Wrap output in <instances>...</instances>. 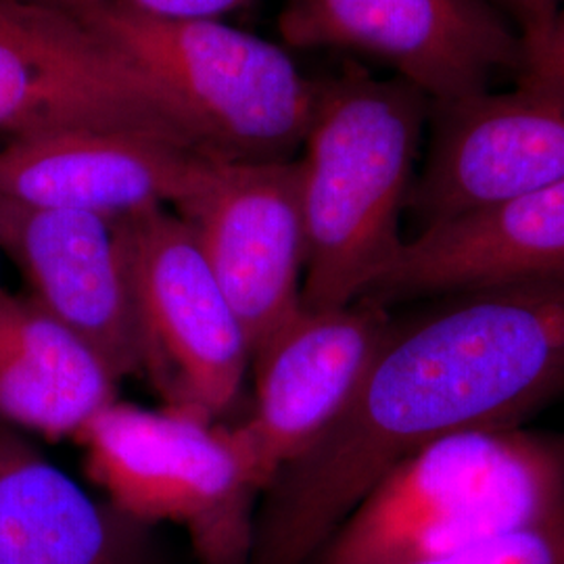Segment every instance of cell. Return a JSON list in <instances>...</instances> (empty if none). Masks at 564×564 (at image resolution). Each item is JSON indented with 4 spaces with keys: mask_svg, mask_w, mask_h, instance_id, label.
<instances>
[{
    "mask_svg": "<svg viewBox=\"0 0 564 564\" xmlns=\"http://www.w3.org/2000/svg\"><path fill=\"white\" fill-rule=\"evenodd\" d=\"M563 389L564 279L445 295L391 324L337 421L263 491L249 564L312 563L410 454L519 424Z\"/></svg>",
    "mask_w": 564,
    "mask_h": 564,
    "instance_id": "obj_1",
    "label": "cell"
},
{
    "mask_svg": "<svg viewBox=\"0 0 564 564\" xmlns=\"http://www.w3.org/2000/svg\"><path fill=\"white\" fill-rule=\"evenodd\" d=\"M433 105L414 86L362 72L318 86L300 167L303 305L366 300L405 239L403 207Z\"/></svg>",
    "mask_w": 564,
    "mask_h": 564,
    "instance_id": "obj_2",
    "label": "cell"
},
{
    "mask_svg": "<svg viewBox=\"0 0 564 564\" xmlns=\"http://www.w3.org/2000/svg\"><path fill=\"white\" fill-rule=\"evenodd\" d=\"M564 514V437L477 426L393 466L310 564H412Z\"/></svg>",
    "mask_w": 564,
    "mask_h": 564,
    "instance_id": "obj_3",
    "label": "cell"
},
{
    "mask_svg": "<svg viewBox=\"0 0 564 564\" xmlns=\"http://www.w3.org/2000/svg\"><path fill=\"white\" fill-rule=\"evenodd\" d=\"M118 48L228 162H284L303 147L318 84L274 42L223 20H149L120 9L69 13Z\"/></svg>",
    "mask_w": 564,
    "mask_h": 564,
    "instance_id": "obj_4",
    "label": "cell"
},
{
    "mask_svg": "<svg viewBox=\"0 0 564 564\" xmlns=\"http://www.w3.org/2000/svg\"><path fill=\"white\" fill-rule=\"evenodd\" d=\"M76 440L109 505L149 527L178 524L202 564H249L262 489L230 426L116 400Z\"/></svg>",
    "mask_w": 564,
    "mask_h": 564,
    "instance_id": "obj_5",
    "label": "cell"
},
{
    "mask_svg": "<svg viewBox=\"0 0 564 564\" xmlns=\"http://www.w3.org/2000/svg\"><path fill=\"white\" fill-rule=\"evenodd\" d=\"M0 132L11 141L137 132L202 151L118 48L78 18L32 0H0Z\"/></svg>",
    "mask_w": 564,
    "mask_h": 564,
    "instance_id": "obj_6",
    "label": "cell"
},
{
    "mask_svg": "<svg viewBox=\"0 0 564 564\" xmlns=\"http://www.w3.org/2000/svg\"><path fill=\"white\" fill-rule=\"evenodd\" d=\"M116 226L147 347L144 377L167 405L223 419L241 398L251 347L193 228L167 207Z\"/></svg>",
    "mask_w": 564,
    "mask_h": 564,
    "instance_id": "obj_7",
    "label": "cell"
},
{
    "mask_svg": "<svg viewBox=\"0 0 564 564\" xmlns=\"http://www.w3.org/2000/svg\"><path fill=\"white\" fill-rule=\"evenodd\" d=\"M279 30L295 48L381 61L433 107L489 93L523 61V36L487 0H284Z\"/></svg>",
    "mask_w": 564,
    "mask_h": 564,
    "instance_id": "obj_8",
    "label": "cell"
},
{
    "mask_svg": "<svg viewBox=\"0 0 564 564\" xmlns=\"http://www.w3.org/2000/svg\"><path fill=\"white\" fill-rule=\"evenodd\" d=\"M241 321L251 358L303 307L300 167L216 160L178 207Z\"/></svg>",
    "mask_w": 564,
    "mask_h": 564,
    "instance_id": "obj_9",
    "label": "cell"
},
{
    "mask_svg": "<svg viewBox=\"0 0 564 564\" xmlns=\"http://www.w3.org/2000/svg\"><path fill=\"white\" fill-rule=\"evenodd\" d=\"M391 324L387 305L372 300L333 310L303 305L251 358L253 408L230 431L262 496L337 421Z\"/></svg>",
    "mask_w": 564,
    "mask_h": 564,
    "instance_id": "obj_10",
    "label": "cell"
},
{
    "mask_svg": "<svg viewBox=\"0 0 564 564\" xmlns=\"http://www.w3.org/2000/svg\"><path fill=\"white\" fill-rule=\"evenodd\" d=\"M408 207L421 230L564 178V95L514 88L433 107Z\"/></svg>",
    "mask_w": 564,
    "mask_h": 564,
    "instance_id": "obj_11",
    "label": "cell"
},
{
    "mask_svg": "<svg viewBox=\"0 0 564 564\" xmlns=\"http://www.w3.org/2000/svg\"><path fill=\"white\" fill-rule=\"evenodd\" d=\"M0 249L30 297L80 335L118 381L144 377L147 347L116 223L0 197Z\"/></svg>",
    "mask_w": 564,
    "mask_h": 564,
    "instance_id": "obj_12",
    "label": "cell"
},
{
    "mask_svg": "<svg viewBox=\"0 0 564 564\" xmlns=\"http://www.w3.org/2000/svg\"><path fill=\"white\" fill-rule=\"evenodd\" d=\"M220 158L137 132H65L0 149V197L121 220L188 202Z\"/></svg>",
    "mask_w": 564,
    "mask_h": 564,
    "instance_id": "obj_13",
    "label": "cell"
},
{
    "mask_svg": "<svg viewBox=\"0 0 564 564\" xmlns=\"http://www.w3.org/2000/svg\"><path fill=\"white\" fill-rule=\"evenodd\" d=\"M556 279H564V178L419 230L366 300L387 305Z\"/></svg>",
    "mask_w": 564,
    "mask_h": 564,
    "instance_id": "obj_14",
    "label": "cell"
},
{
    "mask_svg": "<svg viewBox=\"0 0 564 564\" xmlns=\"http://www.w3.org/2000/svg\"><path fill=\"white\" fill-rule=\"evenodd\" d=\"M0 564H153L149 524L0 440Z\"/></svg>",
    "mask_w": 564,
    "mask_h": 564,
    "instance_id": "obj_15",
    "label": "cell"
},
{
    "mask_svg": "<svg viewBox=\"0 0 564 564\" xmlns=\"http://www.w3.org/2000/svg\"><path fill=\"white\" fill-rule=\"evenodd\" d=\"M116 395L118 379L80 335L0 286V421L76 440Z\"/></svg>",
    "mask_w": 564,
    "mask_h": 564,
    "instance_id": "obj_16",
    "label": "cell"
},
{
    "mask_svg": "<svg viewBox=\"0 0 564 564\" xmlns=\"http://www.w3.org/2000/svg\"><path fill=\"white\" fill-rule=\"evenodd\" d=\"M412 564H564V514L489 544Z\"/></svg>",
    "mask_w": 564,
    "mask_h": 564,
    "instance_id": "obj_17",
    "label": "cell"
},
{
    "mask_svg": "<svg viewBox=\"0 0 564 564\" xmlns=\"http://www.w3.org/2000/svg\"><path fill=\"white\" fill-rule=\"evenodd\" d=\"M65 13L120 9L149 20H223L256 0H32Z\"/></svg>",
    "mask_w": 564,
    "mask_h": 564,
    "instance_id": "obj_18",
    "label": "cell"
},
{
    "mask_svg": "<svg viewBox=\"0 0 564 564\" xmlns=\"http://www.w3.org/2000/svg\"><path fill=\"white\" fill-rule=\"evenodd\" d=\"M517 86L538 93L564 95V0L544 32L523 42Z\"/></svg>",
    "mask_w": 564,
    "mask_h": 564,
    "instance_id": "obj_19",
    "label": "cell"
},
{
    "mask_svg": "<svg viewBox=\"0 0 564 564\" xmlns=\"http://www.w3.org/2000/svg\"><path fill=\"white\" fill-rule=\"evenodd\" d=\"M500 2L508 9L510 18L517 21L523 42L540 36L563 4V0H500Z\"/></svg>",
    "mask_w": 564,
    "mask_h": 564,
    "instance_id": "obj_20",
    "label": "cell"
}]
</instances>
